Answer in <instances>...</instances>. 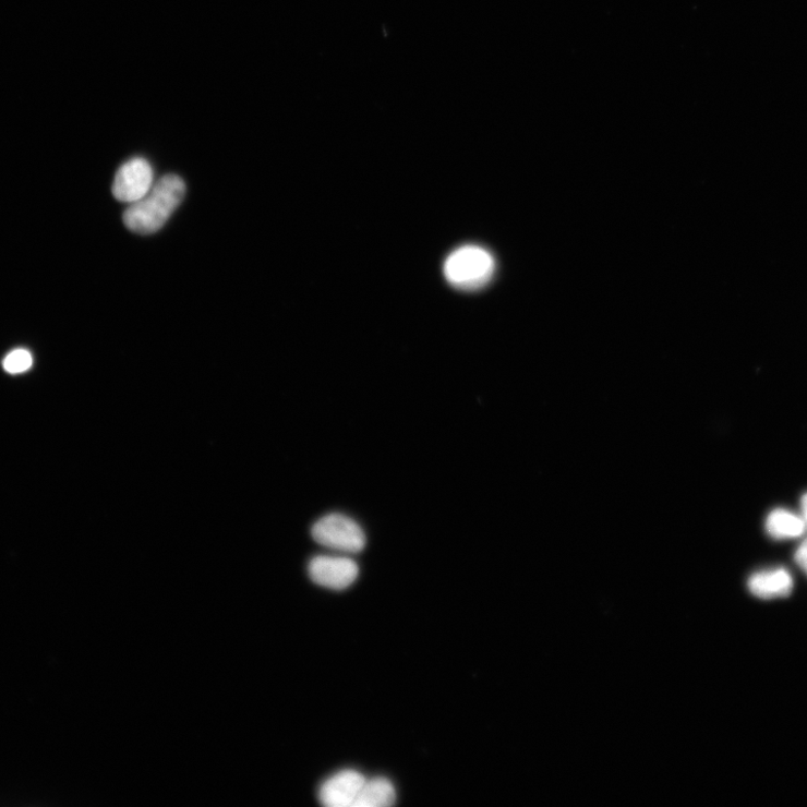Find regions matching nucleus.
<instances>
[{
    "mask_svg": "<svg viewBox=\"0 0 807 807\" xmlns=\"http://www.w3.org/2000/svg\"><path fill=\"white\" fill-rule=\"evenodd\" d=\"M185 195L183 180L174 174L161 178L141 200L124 214L127 227L136 233L149 234L166 225Z\"/></svg>",
    "mask_w": 807,
    "mask_h": 807,
    "instance_id": "nucleus-1",
    "label": "nucleus"
},
{
    "mask_svg": "<svg viewBox=\"0 0 807 807\" xmlns=\"http://www.w3.org/2000/svg\"><path fill=\"white\" fill-rule=\"evenodd\" d=\"M496 264L493 255L478 246H465L444 263V275L450 285L466 291L478 290L493 278Z\"/></svg>",
    "mask_w": 807,
    "mask_h": 807,
    "instance_id": "nucleus-2",
    "label": "nucleus"
},
{
    "mask_svg": "<svg viewBox=\"0 0 807 807\" xmlns=\"http://www.w3.org/2000/svg\"><path fill=\"white\" fill-rule=\"evenodd\" d=\"M313 540L322 546L347 553H359L366 546V535L359 525L341 514H329L312 528Z\"/></svg>",
    "mask_w": 807,
    "mask_h": 807,
    "instance_id": "nucleus-3",
    "label": "nucleus"
},
{
    "mask_svg": "<svg viewBox=\"0 0 807 807\" xmlns=\"http://www.w3.org/2000/svg\"><path fill=\"white\" fill-rule=\"evenodd\" d=\"M311 580L328 589L345 590L358 578V564L341 556L320 555L313 557L308 567Z\"/></svg>",
    "mask_w": 807,
    "mask_h": 807,
    "instance_id": "nucleus-4",
    "label": "nucleus"
},
{
    "mask_svg": "<svg viewBox=\"0 0 807 807\" xmlns=\"http://www.w3.org/2000/svg\"><path fill=\"white\" fill-rule=\"evenodd\" d=\"M153 179L154 173L148 161L135 157L118 170L112 184V194L120 202L134 204L150 191Z\"/></svg>",
    "mask_w": 807,
    "mask_h": 807,
    "instance_id": "nucleus-5",
    "label": "nucleus"
},
{
    "mask_svg": "<svg viewBox=\"0 0 807 807\" xmlns=\"http://www.w3.org/2000/svg\"><path fill=\"white\" fill-rule=\"evenodd\" d=\"M366 779L356 771H342L325 783L318 791V799L327 807H353Z\"/></svg>",
    "mask_w": 807,
    "mask_h": 807,
    "instance_id": "nucleus-6",
    "label": "nucleus"
},
{
    "mask_svg": "<svg viewBox=\"0 0 807 807\" xmlns=\"http://www.w3.org/2000/svg\"><path fill=\"white\" fill-rule=\"evenodd\" d=\"M793 587L792 576L785 569L761 571L751 576L748 581L750 592L766 600L788 597Z\"/></svg>",
    "mask_w": 807,
    "mask_h": 807,
    "instance_id": "nucleus-7",
    "label": "nucleus"
},
{
    "mask_svg": "<svg viewBox=\"0 0 807 807\" xmlns=\"http://www.w3.org/2000/svg\"><path fill=\"white\" fill-rule=\"evenodd\" d=\"M396 802L394 785L386 779L377 778L365 782L359 792L353 807H388Z\"/></svg>",
    "mask_w": 807,
    "mask_h": 807,
    "instance_id": "nucleus-8",
    "label": "nucleus"
},
{
    "mask_svg": "<svg viewBox=\"0 0 807 807\" xmlns=\"http://www.w3.org/2000/svg\"><path fill=\"white\" fill-rule=\"evenodd\" d=\"M766 530L778 540L794 539L805 531V523L798 516L783 509L773 511L766 521Z\"/></svg>",
    "mask_w": 807,
    "mask_h": 807,
    "instance_id": "nucleus-9",
    "label": "nucleus"
},
{
    "mask_svg": "<svg viewBox=\"0 0 807 807\" xmlns=\"http://www.w3.org/2000/svg\"><path fill=\"white\" fill-rule=\"evenodd\" d=\"M33 365L32 354L24 349L12 351L4 360V370L10 374H21Z\"/></svg>",
    "mask_w": 807,
    "mask_h": 807,
    "instance_id": "nucleus-10",
    "label": "nucleus"
},
{
    "mask_svg": "<svg viewBox=\"0 0 807 807\" xmlns=\"http://www.w3.org/2000/svg\"><path fill=\"white\" fill-rule=\"evenodd\" d=\"M795 561L798 567L807 575V539L797 549Z\"/></svg>",
    "mask_w": 807,
    "mask_h": 807,
    "instance_id": "nucleus-11",
    "label": "nucleus"
},
{
    "mask_svg": "<svg viewBox=\"0 0 807 807\" xmlns=\"http://www.w3.org/2000/svg\"><path fill=\"white\" fill-rule=\"evenodd\" d=\"M800 507H802V514H803V520L805 523V527L807 528V494H805L800 501Z\"/></svg>",
    "mask_w": 807,
    "mask_h": 807,
    "instance_id": "nucleus-12",
    "label": "nucleus"
}]
</instances>
